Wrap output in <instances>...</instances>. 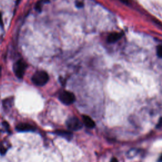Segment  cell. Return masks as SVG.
<instances>
[{"instance_id":"obj_9","label":"cell","mask_w":162,"mask_h":162,"mask_svg":"<svg viewBox=\"0 0 162 162\" xmlns=\"http://www.w3.org/2000/svg\"><path fill=\"white\" fill-rule=\"evenodd\" d=\"M48 2H49V0H41V1L38 2L36 5V10L38 12H41L43 3H48Z\"/></svg>"},{"instance_id":"obj_5","label":"cell","mask_w":162,"mask_h":162,"mask_svg":"<svg viewBox=\"0 0 162 162\" xmlns=\"http://www.w3.org/2000/svg\"><path fill=\"white\" fill-rule=\"evenodd\" d=\"M17 130L19 132H29V131H34L36 130L35 127L29 123H20L16 127Z\"/></svg>"},{"instance_id":"obj_2","label":"cell","mask_w":162,"mask_h":162,"mask_svg":"<svg viewBox=\"0 0 162 162\" xmlns=\"http://www.w3.org/2000/svg\"><path fill=\"white\" fill-rule=\"evenodd\" d=\"M26 68L27 64L24 60H20L15 63L13 67V69L14 72L17 78H19V79H22L23 77H24Z\"/></svg>"},{"instance_id":"obj_6","label":"cell","mask_w":162,"mask_h":162,"mask_svg":"<svg viewBox=\"0 0 162 162\" xmlns=\"http://www.w3.org/2000/svg\"><path fill=\"white\" fill-rule=\"evenodd\" d=\"M82 120L84 122V124L88 128L92 129L95 127V122L90 117L87 116V115H83Z\"/></svg>"},{"instance_id":"obj_11","label":"cell","mask_w":162,"mask_h":162,"mask_svg":"<svg viewBox=\"0 0 162 162\" xmlns=\"http://www.w3.org/2000/svg\"><path fill=\"white\" fill-rule=\"evenodd\" d=\"M6 148H5L3 146H0V153L2 155H4V154L6 152Z\"/></svg>"},{"instance_id":"obj_1","label":"cell","mask_w":162,"mask_h":162,"mask_svg":"<svg viewBox=\"0 0 162 162\" xmlns=\"http://www.w3.org/2000/svg\"><path fill=\"white\" fill-rule=\"evenodd\" d=\"M49 80V75L44 71L36 72L32 78L33 83L38 86H43L48 82Z\"/></svg>"},{"instance_id":"obj_3","label":"cell","mask_w":162,"mask_h":162,"mask_svg":"<svg viewBox=\"0 0 162 162\" xmlns=\"http://www.w3.org/2000/svg\"><path fill=\"white\" fill-rule=\"evenodd\" d=\"M59 99L62 103L66 105H69L74 103L75 97V95L71 92L64 91L60 95Z\"/></svg>"},{"instance_id":"obj_17","label":"cell","mask_w":162,"mask_h":162,"mask_svg":"<svg viewBox=\"0 0 162 162\" xmlns=\"http://www.w3.org/2000/svg\"><path fill=\"white\" fill-rule=\"evenodd\" d=\"M2 67L0 66V77H1L2 75Z\"/></svg>"},{"instance_id":"obj_13","label":"cell","mask_w":162,"mask_h":162,"mask_svg":"<svg viewBox=\"0 0 162 162\" xmlns=\"http://www.w3.org/2000/svg\"><path fill=\"white\" fill-rule=\"evenodd\" d=\"M162 127V118L160 119L158 125H157V127Z\"/></svg>"},{"instance_id":"obj_10","label":"cell","mask_w":162,"mask_h":162,"mask_svg":"<svg viewBox=\"0 0 162 162\" xmlns=\"http://www.w3.org/2000/svg\"><path fill=\"white\" fill-rule=\"evenodd\" d=\"M157 53L159 58H162V45L158 46L157 48Z\"/></svg>"},{"instance_id":"obj_15","label":"cell","mask_w":162,"mask_h":162,"mask_svg":"<svg viewBox=\"0 0 162 162\" xmlns=\"http://www.w3.org/2000/svg\"><path fill=\"white\" fill-rule=\"evenodd\" d=\"M110 162H118V160L117 158H113L111 160Z\"/></svg>"},{"instance_id":"obj_7","label":"cell","mask_w":162,"mask_h":162,"mask_svg":"<svg viewBox=\"0 0 162 162\" xmlns=\"http://www.w3.org/2000/svg\"><path fill=\"white\" fill-rule=\"evenodd\" d=\"M55 133L58 136H61L67 139V140H71L73 136L72 133L70 132V131H66L63 130H57L55 131Z\"/></svg>"},{"instance_id":"obj_4","label":"cell","mask_w":162,"mask_h":162,"mask_svg":"<svg viewBox=\"0 0 162 162\" xmlns=\"http://www.w3.org/2000/svg\"><path fill=\"white\" fill-rule=\"evenodd\" d=\"M68 129L71 130H79L82 127V123L76 117H71L68 119L66 122Z\"/></svg>"},{"instance_id":"obj_14","label":"cell","mask_w":162,"mask_h":162,"mask_svg":"<svg viewBox=\"0 0 162 162\" xmlns=\"http://www.w3.org/2000/svg\"><path fill=\"white\" fill-rule=\"evenodd\" d=\"M0 26H3V20H2V15L0 13Z\"/></svg>"},{"instance_id":"obj_16","label":"cell","mask_w":162,"mask_h":162,"mask_svg":"<svg viewBox=\"0 0 162 162\" xmlns=\"http://www.w3.org/2000/svg\"><path fill=\"white\" fill-rule=\"evenodd\" d=\"M158 162H162V155H161V157H160L159 160H158Z\"/></svg>"},{"instance_id":"obj_12","label":"cell","mask_w":162,"mask_h":162,"mask_svg":"<svg viewBox=\"0 0 162 162\" xmlns=\"http://www.w3.org/2000/svg\"><path fill=\"white\" fill-rule=\"evenodd\" d=\"M75 6L78 8H79V9H81V8L84 6V3L81 2H77L75 3Z\"/></svg>"},{"instance_id":"obj_8","label":"cell","mask_w":162,"mask_h":162,"mask_svg":"<svg viewBox=\"0 0 162 162\" xmlns=\"http://www.w3.org/2000/svg\"><path fill=\"white\" fill-rule=\"evenodd\" d=\"M121 37H122V34L120 33H112L108 36L107 41L109 43H114L115 42L118 41L119 40H120Z\"/></svg>"}]
</instances>
